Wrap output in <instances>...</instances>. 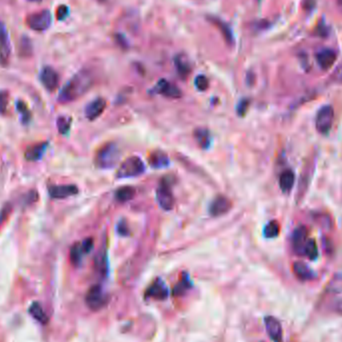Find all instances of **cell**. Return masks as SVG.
Here are the masks:
<instances>
[{
    "label": "cell",
    "mask_w": 342,
    "mask_h": 342,
    "mask_svg": "<svg viewBox=\"0 0 342 342\" xmlns=\"http://www.w3.org/2000/svg\"><path fill=\"white\" fill-rule=\"evenodd\" d=\"M48 193L50 197L55 199H63L70 196H76L78 188L76 185H52L49 186Z\"/></svg>",
    "instance_id": "obj_15"
},
{
    "label": "cell",
    "mask_w": 342,
    "mask_h": 342,
    "mask_svg": "<svg viewBox=\"0 0 342 342\" xmlns=\"http://www.w3.org/2000/svg\"><path fill=\"white\" fill-rule=\"evenodd\" d=\"M168 289L166 287V285L164 284L163 281H161L160 279L155 280L147 289L146 297L147 298H153L156 300H163L168 296Z\"/></svg>",
    "instance_id": "obj_17"
},
{
    "label": "cell",
    "mask_w": 342,
    "mask_h": 342,
    "mask_svg": "<svg viewBox=\"0 0 342 342\" xmlns=\"http://www.w3.org/2000/svg\"><path fill=\"white\" fill-rule=\"evenodd\" d=\"M266 332L269 338L273 342H282L283 331L281 323L273 316H266L264 318Z\"/></svg>",
    "instance_id": "obj_10"
},
{
    "label": "cell",
    "mask_w": 342,
    "mask_h": 342,
    "mask_svg": "<svg viewBox=\"0 0 342 342\" xmlns=\"http://www.w3.org/2000/svg\"><path fill=\"white\" fill-rule=\"evenodd\" d=\"M192 283L189 280L188 275H185L182 277V279L180 280V282H178V284L175 285L174 289H173V294L174 295H182L185 294L189 288H191Z\"/></svg>",
    "instance_id": "obj_31"
},
{
    "label": "cell",
    "mask_w": 342,
    "mask_h": 342,
    "mask_svg": "<svg viewBox=\"0 0 342 342\" xmlns=\"http://www.w3.org/2000/svg\"><path fill=\"white\" fill-rule=\"evenodd\" d=\"M154 92L163 94L164 96L169 98L181 97V90L174 84L168 82L165 79H161L158 81L156 86L154 87Z\"/></svg>",
    "instance_id": "obj_14"
},
{
    "label": "cell",
    "mask_w": 342,
    "mask_h": 342,
    "mask_svg": "<svg viewBox=\"0 0 342 342\" xmlns=\"http://www.w3.org/2000/svg\"><path fill=\"white\" fill-rule=\"evenodd\" d=\"M40 81L48 91L52 92L58 87L59 75L52 67L46 66L40 72Z\"/></svg>",
    "instance_id": "obj_12"
},
{
    "label": "cell",
    "mask_w": 342,
    "mask_h": 342,
    "mask_svg": "<svg viewBox=\"0 0 342 342\" xmlns=\"http://www.w3.org/2000/svg\"><path fill=\"white\" fill-rule=\"evenodd\" d=\"M135 188L132 186H122L115 192V197L119 202H127L135 196Z\"/></svg>",
    "instance_id": "obj_26"
},
{
    "label": "cell",
    "mask_w": 342,
    "mask_h": 342,
    "mask_svg": "<svg viewBox=\"0 0 342 342\" xmlns=\"http://www.w3.org/2000/svg\"><path fill=\"white\" fill-rule=\"evenodd\" d=\"M334 121V109L331 105H323L316 114L315 127L316 130L322 134L327 135L333 125Z\"/></svg>",
    "instance_id": "obj_4"
},
{
    "label": "cell",
    "mask_w": 342,
    "mask_h": 342,
    "mask_svg": "<svg viewBox=\"0 0 342 342\" xmlns=\"http://www.w3.org/2000/svg\"><path fill=\"white\" fill-rule=\"evenodd\" d=\"M210 21H211L214 25H216L217 28L221 31V33H222V35H223V37L225 38V40H226L227 43H229V44L233 43V34H232V31H231L230 27H229L225 22L221 21V20L218 19V18H214V17H211V18H210Z\"/></svg>",
    "instance_id": "obj_24"
},
{
    "label": "cell",
    "mask_w": 342,
    "mask_h": 342,
    "mask_svg": "<svg viewBox=\"0 0 342 342\" xmlns=\"http://www.w3.org/2000/svg\"><path fill=\"white\" fill-rule=\"evenodd\" d=\"M28 1H31V2H39L41 0H28Z\"/></svg>",
    "instance_id": "obj_43"
},
{
    "label": "cell",
    "mask_w": 342,
    "mask_h": 342,
    "mask_svg": "<svg viewBox=\"0 0 342 342\" xmlns=\"http://www.w3.org/2000/svg\"><path fill=\"white\" fill-rule=\"evenodd\" d=\"M145 170L143 161L138 156H131L124 160L117 169V178H130L142 174Z\"/></svg>",
    "instance_id": "obj_3"
},
{
    "label": "cell",
    "mask_w": 342,
    "mask_h": 342,
    "mask_svg": "<svg viewBox=\"0 0 342 342\" xmlns=\"http://www.w3.org/2000/svg\"><path fill=\"white\" fill-rule=\"evenodd\" d=\"M149 163L154 168H163L168 166L169 159L165 153L161 151H155L150 155Z\"/></svg>",
    "instance_id": "obj_22"
},
{
    "label": "cell",
    "mask_w": 342,
    "mask_h": 342,
    "mask_svg": "<svg viewBox=\"0 0 342 342\" xmlns=\"http://www.w3.org/2000/svg\"><path fill=\"white\" fill-rule=\"evenodd\" d=\"M194 138L198 145L203 149H206L210 145V132L205 128H197L194 131Z\"/></svg>",
    "instance_id": "obj_25"
},
{
    "label": "cell",
    "mask_w": 342,
    "mask_h": 342,
    "mask_svg": "<svg viewBox=\"0 0 342 342\" xmlns=\"http://www.w3.org/2000/svg\"><path fill=\"white\" fill-rule=\"evenodd\" d=\"M232 207L231 201L223 196H218L215 197L209 207L210 214L214 217H218L221 215L226 214Z\"/></svg>",
    "instance_id": "obj_11"
},
{
    "label": "cell",
    "mask_w": 342,
    "mask_h": 342,
    "mask_svg": "<svg viewBox=\"0 0 342 342\" xmlns=\"http://www.w3.org/2000/svg\"><path fill=\"white\" fill-rule=\"evenodd\" d=\"M29 314L39 323L46 324L48 322V317L45 314L42 306L38 302H33L29 307Z\"/></svg>",
    "instance_id": "obj_23"
},
{
    "label": "cell",
    "mask_w": 342,
    "mask_h": 342,
    "mask_svg": "<svg viewBox=\"0 0 342 342\" xmlns=\"http://www.w3.org/2000/svg\"><path fill=\"white\" fill-rule=\"evenodd\" d=\"M337 58L336 52L333 49L324 48L316 54V61L319 67L323 70H328L333 66Z\"/></svg>",
    "instance_id": "obj_13"
},
{
    "label": "cell",
    "mask_w": 342,
    "mask_h": 342,
    "mask_svg": "<svg viewBox=\"0 0 342 342\" xmlns=\"http://www.w3.org/2000/svg\"><path fill=\"white\" fill-rule=\"evenodd\" d=\"M52 22V15L49 10H42L27 17V25L35 31H44L48 29Z\"/></svg>",
    "instance_id": "obj_5"
},
{
    "label": "cell",
    "mask_w": 342,
    "mask_h": 342,
    "mask_svg": "<svg viewBox=\"0 0 342 342\" xmlns=\"http://www.w3.org/2000/svg\"><path fill=\"white\" fill-rule=\"evenodd\" d=\"M93 83V76L88 70H80L74 74L62 87L59 92L58 101L69 103L85 94Z\"/></svg>",
    "instance_id": "obj_1"
},
{
    "label": "cell",
    "mask_w": 342,
    "mask_h": 342,
    "mask_svg": "<svg viewBox=\"0 0 342 342\" xmlns=\"http://www.w3.org/2000/svg\"><path fill=\"white\" fill-rule=\"evenodd\" d=\"M326 291L330 294H342V274H334L326 285Z\"/></svg>",
    "instance_id": "obj_27"
},
{
    "label": "cell",
    "mask_w": 342,
    "mask_h": 342,
    "mask_svg": "<svg viewBox=\"0 0 342 342\" xmlns=\"http://www.w3.org/2000/svg\"><path fill=\"white\" fill-rule=\"evenodd\" d=\"M280 225L276 220L269 221L263 229V234L266 238H275L279 235Z\"/></svg>",
    "instance_id": "obj_28"
},
{
    "label": "cell",
    "mask_w": 342,
    "mask_h": 342,
    "mask_svg": "<svg viewBox=\"0 0 342 342\" xmlns=\"http://www.w3.org/2000/svg\"><path fill=\"white\" fill-rule=\"evenodd\" d=\"M11 53L10 39L5 25L0 21V64L5 66L9 62Z\"/></svg>",
    "instance_id": "obj_9"
},
{
    "label": "cell",
    "mask_w": 342,
    "mask_h": 342,
    "mask_svg": "<svg viewBox=\"0 0 342 342\" xmlns=\"http://www.w3.org/2000/svg\"><path fill=\"white\" fill-rule=\"evenodd\" d=\"M68 12H69V10H68V7H67V6H65V5H61V6H59V7H58V9H57V11H56L57 19H59V20H63L64 18H66V17H67V15H68Z\"/></svg>",
    "instance_id": "obj_36"
},
{
    "label": "cell",
    "mask_w": 342,
    "mask_h": 342,
    "mask_svg": "<svg viewBox=\"0 0 342 342\" xmlns=\"http://www.w3.org/2000/svg\"><path fill=\"white\" fill-rule=\"evenodd\" d=\"M48 146L47 142H40L37 144H34L32 146H29L24 152V157L27 161H38L42 158L43 154L45 153Z\"/></svg>",
    "instance_id": "obj_18"
},
{
    "label": "cell",
    "mask_w": 342,
    "mask_h": 342,
    "mask_svg": "<svg viewBox=\"0 0 342 342\" xmlns=\"http://www.w3.org/2000/svg\"><path fill=\"white\" fill-rule=\"evenodd\" d=\"M70 119L66 117H59L57 119V128L61 134H65L68 132L70 128Z\"/></svg>",
    "instance_id": "obj_33"
},
{
    "label": "cell",
    "mask_w": 342,
    "mask_h": 342,
    "mask_svg": "<svg viewBox=\"0 0 342 342\" xmlns=\"http://www.w3.org/2000/svg\"><path fill=\"white\" fill-rule=\"evenodd\" d=\"M117 230H118V232H119L121 235H127L128 232H129L128 227H127V224H126L125 221H121V222L118 224Z\"/></svg>",
    "instance_id": "obj_39"
},
{
    "label": "cell",
    "mask_w": 342,
    "mask_h": 342,
    "mask_svg": "<svg viewBox=\"0 0 342 342\" xmlns=\"http://www.w3.org/2000/svg\"><path fill=\"white\" fill-rule=\"evenodd\" d=\"M107 102L104 98H96L93 101L89 102L85 107V116L89 120H94L98 118L103 111L105 110Z\"/></svg>",
    "instance_id": "obj_16"
},
{
    "label": "cell",
    "mask_w": 342,
    "mask_h": 342,
    "mask_svg": "<svg viewBox=\"0 0 342 342\" xmlns=\"http://www.w3.org/2000/svg\"><path fill=\"white\" fill-rule=\"evenodd\" d=\"M340 2H341V4H342V0H340Z\"/></svg>",
    "instance_id": "obj_44"
},
{
    "label": "cell",
    "mask_w": 342,
    "mask_h": 342,
    "mask_svg": "<svg viewBox=\"0 0 342 342\" xmlns=\"http://www.w3.org/2000/svg\"><path fill=\"white\" fill-rule=\"evenodd\" d=\"M292 270L295 276L301 281H308L315 277L314 272L303 262L297 261L292 265Z\"/></svg>",
    "instance_id": "obj_19"
},
{
    "label": "cell",
    "mask_w": 342,
    "mask_h": 342,
    "mask_svg": "<svg viewBox=\"0 0 342 342\" xmlns=\"http://www.w3.org/2000/svg\"><path fill=\"white\" fill-rule=\"evenodd\" d=\"M308 229L304 225H299L294 229L291 238V245L294 253L303 256L305 245L308 241Z\"/></svg>",
    "instance_id": "obj_8"
},
{
    "label": "cell",
    "mask_w": 342,
    "mask_h": 342,
    "mask_svg": "<svg viewBox=\"0 0 342 342\" xmlns=\"http://www.w3.org/2000/svg\"><path fill=\"white\" fill-rule=\"evenodd\" d=\"M294 182H295V174L292 170L288 169L280 174L279 187L282 192L288 193L294 188Z\"/></svg>",
    "instance_id": "obj_21"
},
{
    "label": "cell",
    "mask_w": 342,
    "mask_h": 342,
    "mask_svg": "<svg viewBox=\"0 0 342 342\" xmlns=\"http://www.w3.org/2000/svg\"><path fill=\"white\" fill-rule=\"evenodd\" d=\"M81 245H82V248H83V250L86 254V253L90 252L91 249L93 248V240L91 238H87L83 242H81Z\"/></svg>",
    "instance_id": "obj_38"
},
{
    "label": "cell",
    "mask_w": 342,
    "mask_h": 342,
    "mask_svg": "<svg viewBox=\"0 0 342 342\" xmlns=\"http://www.w3.org/2000/svg\"><path fill=\"white\" fill-rule=\"evenodd\" d=\"M85 254L81 243H75L70 249V260L74 265H78L81 262L82 256Z\"/></svg>",
    "instance_id": "obj_30"
},
{
    "label": "cell",
    "mask_w": 342,
    "mask_h": 342,
    "mask_svg": "<svg viewBox=\"0 0 342 342\" xmlns=\"http://www.w3.org/2000/svg\"><path fill=\"white\" fill-rule=\"evenodd\" d=\"M174 64L179 76L182 79H185L191 72V66L186 56L178 54L174 59Z\"/></svg>",
    "instance_id": "obj_20"
},
{
    "label": "cell",
    "mask_w": 342,
    "mask_h": 342,
    "mask_svg": "<svg viewBox=\"0 0 342 342\" xmlns=\"http://www.w3.org/2000/svg\"><path fill=\"white\" fill-rule=\"evenodd\" d=\"M339 80H340V81H342V69L341 71H340V73H339Z\"/></svg>",
    "instance_id": "obj_42"
},
{
    "label": "cell",
    "mask_w": 342,
    "mask_h": 342,
    "mask_svg": "<svg viewBox=\"0 0 342 342\" xmlns=\"http://www.w3.org/2000/svg\"><path fill=\"white\" fill-rule=\"evenodd\" d=\"M156 199L160 207L164 210H171L174 206V197L171 191L170 184L165 179L160 182L156 190Z\"/></svg>",
    "instance_id": "obj_7"
},
{
    "label": "cell",
    "mask_w": 342,
    "mask_h": 342,
    "mask_svg": "<svg viewBox=\"0 0 342 342\" xmlns=\"http://www.w3.org/2000/svg\"><path fill=\"white\" fill-rule=\"evenodd\" d=\"M85 302L89 309L93 311H97L101 309L107 302L106 294L99 285H94L90 287L85 296Z\"/></svg>",
    "instance_id": "obj_6"
},
{
    "label": "cell",
    "mask_w": 342,
    "mask_h": 342,
    "mask_svg": "<svg viewBox=\"0 0 342 342\" xmlns=\"http://www.w3.org/2000/svg\"><path fill=\"white\" fill-rule=\"evenodd\" d=\"M318 247H317V243L314 239L309 238L307 243L305 245V249H304V256H306L308 259L310 260H315L318 257Z\"/></svg>",
    "instance_id": "obj_29"
},
{
    "label": "cell",
    "mask_w": 342,
    "mask_h": 342,
    "mask_svg": "<svg viewBox=\"0 0 342 342\" xmlns=\"http://www.w3.org/2000/svg\"><path fill=\"white\" fill-rule=\"evenodd\" d=\"M248 106H249V101H248V100H242V101L239 103V105H238V107H237V112H238V114H239L240 116H243V115H245L246 110L248 109Z\"/></svg>",
    "instance_id": "obj_37"
},
{
    "label": "cell",
    "mask_w": 342,
    "mask_h": 342,
    "mask_svg": "<svg viewBox=\"0 0 342 342\" xmlns=\"http://www.w3.org/2000/svg\"><path fill=\"white\" fill-rule=\"evenodd\" d=\"M120 158V150L115 143H107L98 150L95 163L99 168L107 169L113 167Z\"/></svg>",
    "instance_id": "obj_2"
},
{
    "label": "cell",
    "mask_w": 342,
    "mask_h": 342,
    "mask_svg": "<svg viewBox=\"0 0 342 342\" xmlns=\"http://www.w3.org/2000/svg\"><path fill=\"white\" fill-rule=\"evenodd\" d=\"M334 310H335V312L342 314V298L335 302V304H334Z\"/></svg>",
    "instance_id": "obj_41"
},
{
    "label": "cell",
    "mask_w": 342,
    "mask_h": 342,
    "mask_svg": "<svg viewBox=\"0 0 342 342\" xmlns=\"http://www.w3.org/2000/svg\"><path fill=\"white\" fill-rule=\"evenodd\" d=\"M9 212H10V207H9V206H5V207L1 210V212H0V225H1L2 222L7 218Z\"/></svg>",
    "instance_id": "obj_40"
},
{
    "label": "cell",
    "mask_w": 342,
    "mask_h": 342,
    "mask_svg": "<svg viewBox=\"0 0 342 342\" xmlns=\"http://www.w3.org/2000/svg\"><path fill=\"white\" fill-rule=\"evenodd\" d=\"M16 106H17L18 112H19L20 115H21L22 122H23V123L29 122V120H30V118H31V113H30V111H29L27 105H26L24 102H22V101H17Z\"/></svg>",
    "instance_id": "obj_32"
},
{
    "label": "cell",
    "mask_w": 342,
    "mask_h": 342,
    "mask_svg": "<svg viewBox=\"0 0 342 342\" xmlns=\"http://www.w3.org/2000/svg\"><path fill=\"white\" fill-rule=\"evenodd\" d=\"M8 104V93L0 91V113H4Z\"/></svg>",
    "instance_id": "obj_35"
},
{
    "label": "cell",
    "mask_w": 342,
    "mask_h": 342,
    "mask_svg": "<svg viewBox=\"0 0 342 342\" xmlns=\"http://www.w3.org/2000/svg\"><path fill=\"white\" fill-rule=\"evenodd\" d=\"M194 84H196V88L198 90L205 91L208 88V86H209V81H208L206 76H204V75H198L196 78Z\"/></svg>",
    "instance_id": "obj_34"
}]
</instances>
